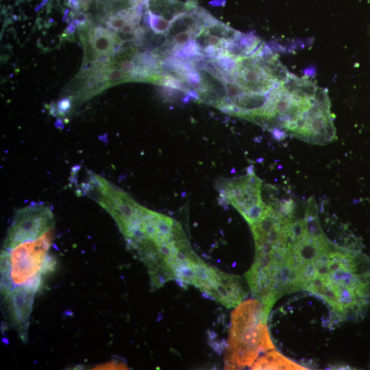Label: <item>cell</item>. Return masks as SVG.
Returning a JSON list of instances; mask_svg holds the SVG:
<instances>
[{"label":"cell","mask_w":370,"mask_h":370,"mask_svg":"<svg viewBox=\"0 0 370 370\" xmlns=\"http://www.w3.org/2000/svg\"><path fill=\"white\" fill-rule=\"evenodd\" d=\"M251 369H307L291 360L277 351L271 350L258 358L251 365Z\"/></svg>","instance_id":"obj_9"},{"label":"cell","mask_w":370,"mask_h":370,"mask_svg":"<svg viewBox=\"0 0 370 370\" xmlns=\"http://www.w3.org/2000/svg\"><path fill=\"white\" fill-rule=\"evenodd\" d=\"M48 1H49V0H43V1H42V3L40 5H38V6L37 7V8L36 9V11L38 10H39L41 7H42L46 3H47Z\"/></svg>","instance_id":"obj_16"},{"label":"cell","mask_w":370,"mask_h":370,"mask_svg":"<svg viewBox=\"0 0 370 370\" xmlns=\"http://www.w3.org/2000/svg\"><path fill=\"white\" fill-rule=\"evenodd\" d=\"M305 290L323 300L337 318L360 316L370 301V271L361 252L334 245L322 258Z\"/></svg>","instance_id":"obj_1"},{"label":"cell","mask_w":370,"mask_h":370,"mask_svg":"<svg viewBox=\"0 0 370 370\" xmlns=\"http://www.w3.org/2000/svg\"><path fill=\"white\" fill-rule=\"evenodd\" d=\"M269 312L257 299L240 303L232 312L225 369L251 367L261 353L274 348L267 327Z\"/></svg>","instance_id":"obj_3"},{"label":"cell","mask_w":370,"mask_h":370,"mask_svg":"<svg viewBox=\"0 0 370 370\" xmlns=\"http://www.w3.org/2000/svg\"><path fill=\"white\" fill-rule=\"evenodd\" d=\"M55 219L49 206L34 204L19 209L8 228L3 243L5 249L37 239L53 229Z\"/></svg>","instance_id":"obj_6"},{"label":"cell","mask_w":370,"mask_h":370,"mask_svg":"<svg viewBox=\"0 0 370 370\" xmlns=\"http://www.w3.org/2000/svg\"><path fill=\"white\" fill-rule=\"evenodd\" d=\"M70 107V101L68 99H64L60 101L58 104V111L61 114H64L68 111Z\"/></svg>","instance_id":"obj_13"},{"label":"cell","mask_w":370,"mask_h":370,"mask_svg":"<svg viewBox=\"0 0 370 370\" xmlns=\"http://www.w3.org/2000/svg\"><path fill=\"white\" fill-rule=\"evenodd\" d=\"M290 72L262 43L253 53L235 60L230 76L247 95H268Z\"/></svg>","instance_id":"obj_4"},{"label":"cell","mask_w":370,"mask_h":370,"mask_svg":"<svg viewBox=\"0 0 370 370\" xmlns=\"http://www.w3.org/2000/svg\"><path fill=\"white\" fill-rule=\"evenodd\" d=\"M75 24L73 23H71L69 25V27H67V31L69 32V33H71L72 34L73 32H74L75 31Z\"/></svg>","instance_id":"obj_15"},{"label":"cell","mask_w":370,"mask_h":370,"mask_svg":"<svg viewBox=\"0 0 370 370\" xmlns=\"http://www.w3.org/2000/svg\"><path fill=\"white\" fill-rule=\"evenodd\" d=\"M53 236L52 229L37 239L23 243L11 249H3L1 265L8 269L14 287L42 280V274L54 269L56 262L47 256Z\"/></svg>","instance_id":"obj_5"},{"label":"cell","mask_w":370,"mask_h":370,"mask_svg":"<svg viewBox=\"0 0 370 370\" xmlns=\"http://www.w3.org/2000/svg\"><path fill=\"white\" fill-rule=\"evenodd\" d=\"M90 45L97 53L108 54L113 51L114 37L104 29H95L93 33L90 34Z\"/></svg>","instance_id":"obj_10"},{"label":"cell","mask_w":370,"mask_h":370,"mask_svg":"<svg viewBox=\"0 0 370 370\" xmlns=\"http://www.w3.org/2000/svg\"><path fill=\"white\" fill-rule=\"evenodd\" d=\"M146 14L147 16L148 23L150 25L151 30L157 34L166 33L171 22L164 18L163 17L148 12L146 10Z\"/></svg>","instance_id":"obj_11"},{"label":"cell","mask_w":370,"mask_h":370,"mask_svg":"<svg viewBox=\"0 0 370 370\" xmlns=\"http://www.w3.org/2000/svg\"><path fill=\"white\" fill-rule=\"evenodd\" d=\"M68 5L75 11H78L81 8L79 0H68Z\"/></svg>","instance_id":"obj_14"},{"label":"cell","mask_w":370,"mask_h":370,"mask_svg":"<svg viewBox=\"0 0 370 370\" xmlns=\"http://www.w3.org/2000/svg\"><path fill=\"white\" fill-rule=\"evenodd\" d=\"M41 284L32 282L15 286L4 297L8 321L23 343L28 341L29 317L34 295Z\"/></svg>","instance_id":"obj_8"},{"label":"cell","mask_w":370,"mask_h":370,"mask_svg":"<svg viewBox=\"0 0 370 370\" xmlns=\"http://www.w3.org/2000/svg\"><path fill=\"white\" fill-rule=\"evenodd\" d=\"M262 181L253 171L226 182L221 192L224 201L230 203L251 225L262 216L266 208L261 198Z\"/></svg>","instance_id":"obj_7"},{"label":"cell","mask_w":370,"mask_h":370,"mask_svg":"<svg viewBox=\"0 0 370 370\" xmlns=\"http://www.w3.org/2000/svg\"><path fill=\"white\" fill-rule=\"evenodd\" d=\"M94 369H127V366L123 362L118 360H113L106 363L101 364L93 368Z\"/></svg>","instance_id":"obj_12"},{"label":"cell","mask_w":370,"mask_h":370,"mask_svg":"<svg viewBox=\"0 0 370 370\" xmlns=\"http://www.w3.org/2000/svg\"><path fill=\"white\" fill-rule=\"evenodd\" d=\"M328 96L327 89L290 73L268 94L262 110L251 121L278 138L285 134L299 138Z\"/></svg>","instance_id":"obj_2"}]
</instances>
